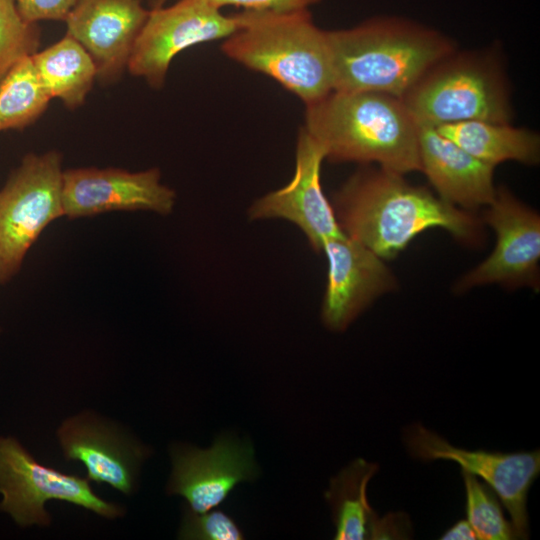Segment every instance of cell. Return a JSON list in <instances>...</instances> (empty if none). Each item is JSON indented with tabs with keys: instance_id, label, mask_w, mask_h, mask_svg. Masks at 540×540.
<instances>
[{
	"instance_id": "6da1fadb",
	"label": "cell",
	"mask_w": 540,
	"mask_h": 540,
	"mask_svg": "<svg viewBox=\"0 0 540 540\" xmlns=\"http://www.w3.org/2000/svg\"><path fill=\"white\" fill-rule=\"evenodd\" d=\"M332 206L345 235L383 260L396 257L431 228H442L470 245L482 238L481 221L471 211L381 167L356 172L335 193Z\"/></svg>"
},
{
	"instance_id": "7a4b0ae2",
	"label": "cell",
	"mask_w": 540,
	"mask_h": 540,
	"mask_svg": "<svg viewBox=\"0 0 540 540\" xmlns=\"http://www.w3.org/2000/svg\"><path fill=\"white\" fill-rule=\"evenodd\" d=\"M303 127L331 162H375L402 175L421 171L419 125L398 97L332 91L306 105Z\"/></svg>"
},
{
	"instance_id": "3957f363",
	"label": "cell",
	"mask_w": 540,
	"mask_h": 540,
	"mask_svg": "<svg viewBox=\"0 0 540 540\" xmlns=\"http://www.w3.org/2000/svg\"><path fill=\"white\" fill-rule=\"evenodd\" d=\"M334 91H372L398 98L435 63L455 50L431 28L399 18H376L327 31Z\"/></svg>"
},
{
	"instance_id": "277c9868",
	"label": "cell",
	"mask_w": 540,
	"mask_h": 540,
	"mask_svg": "<svg viewBox=\"0 0 540 540\" xmlns=\"http://www.w3.org/2000/svg\"><path fill=\"white\" fill-rule=\"evenodd\" d=\"M236 16L240 27L221 46L228 58L273 78L305 105L334 91L327 30L315 25L310 10Z\"/></svg>"
},
{
	"instance_id": "5b68a950",
	"label": "cell",
	"mask_w": 540,
	"mask_h": 540,
	"mask_svg": "<svg viewBox=\"0 0 540 540\" xmlns=\"http://www.w3.org/2000/svg\"><path fill=\"white\" fill-rule=\"evenodd\" d=\"M418 124L438 127L469 120L511 123L510 92L499 59L454 50L431 66L403 95Z\"/></svg>"
},
{
	"instance_id": "8992f818",
	"label": "cell",
	"mask_w": 540,
	"mask_h": 540,
	"mask_svg": "<svg viewBox=\"0 0 540 540\" xmlns=\"http://www.w3.org/2000/svg\"><path fill=\"white\" fill-rule=\"evenodd\" d=\"M62 155H25L0 189V284L11 280L48 225L64 217Z\"/></svg>"
},
{
	"instance_id": "52a82bcc",
	"label": "cell",
	"mask_w": 540,
	"mask_h": 540,
	"mask_svg": "<svg viewBox=\"0 0 540 540\" xmlns=\"http://www.w3.org/2000/svg\"><path fill=\"white\" fill-rule=\"evenodd\" d=\"M0 511L8 513L20 526H46L50 516L48 500H63L98 515L115 518L123 509L98 497L86 479L67 475L37 462L12 437H0Z\"/></svg>"
},
{
	"instance_id": "ba28073f",
	"label": "cell",
	"mask_w": 540,
	"mask_h": 540,
	"mask_svg": "<svg viewBox=\"0 0 540 540\" xmlns=\"http://www.w3.org/2000/svg\"><path fill=\"white\" fill-rule=\"evenodd\" d=\"M239 27L236 14L225 15L208 0H176L150 9L127 70L159 89L179 53L195 45L226 39Z\"/></svg>"
},
{
	"instance_id": "9c48e42d",
	"label": "cell",
	"mask_w": 540,
	"mask_h": 540,
	"mask_svg": "<svg viewBox=\"0 0 540 540\" xmlns=\"http://www.w3.org/2000/svg\"><path fill=\"white\" fill-rule=\"evenodd\" d=\"M404 442L411 456L422 461L448 460L462 471L487 484L507 509L516 539H527L528 492L540 472V451L492 452L453 446L419 423L404 431Z\"/></svg>"
},
{
	"instance_id": "30bf717a",
	"label": "cell",
	"mask_w": 540,
	"mask_h": 540,
	"mask_svg": "<svg viewBox=\"0 0 540 540\" xmlns=\"http://www.w3.org/2000/svg\"><path fill=\"white\" fill-rule=\"evenodd\" d=\"M484 220L496 233L490 256L466 274L457 289L501 283L509 287L539 288L540 217L504 187L496 189Z\"/></svg>"
},
{
	"instance_id": "8fae6325",
	"label": "cell",
	"mask_w": 540,
	"mask_h": 540,
	"mask_svg": "<svg viewBox=\"0 0 540 540\" xmlns=\"http://www.w3.org/2000/svg\"><path fill=\"white\" fill-rule=\"evenodd\" d=\"M64 216L69 219L111 211H152L170 214L176 193L161 183L158 168L131 172L120 168L81 167L64 170Z\"/></svg>"
},
{
	"instance_id": "7c38bea8",
	"label": "cell",
	"mask_w": 540,
	"mask_h": 540,
	"mask_svg": "<svg viewBox=\"0 0 540 540\" xmlns=\"http://www.w3.org/2000/svg\"><path fill=\"white\" fill-rule=\"evenodd\" d=\"M325 159L324 148L302 127L292 179L256 200L249 210L250 218H282L294 223L318 253L327 241L344 236L321 186V166Z\"/></svg>"
},
{
	"instance_id": "4fadbf2b",
	"label": "cell",
	"mask_w": 540,
	"mask_h": 540,
	"mask_svg": "<svg viewBox=\"0 0 540 540\" xmlns=\"http://www.w3.org/2000/svg\"><path fill=\"white\" fill-rule=\"evenodd\" d=\"M144 1L79 0L65 20L66 34L90 54L101 84L117 82L127 69L149 16Z\"/></svg>"
},
{
	"instance_id": "5bb4252c",
	"label": "cell",
	"mask_w": 540,
	"mask_h": 540,
	"mask_svg": "<svg viewBox=\"0 0 540 540\" xmlns=\"http://www.w3.org/2000/svg\"><path fill=\"white\" fill-rule=\"evenodd\" d=\"M168 491L184 497L193 512L209 511L223 502L234 487L257 475L249 443L221 436L208 449H172Z\"/></svg>"
},
{
	"instance_id": "9a60e30c",
	"label": "cell",
	"mask_w": 540,
	"mask_h": 540,
	"mask_svg": "<svg viewBox=\"0 0 540 540\" xmlns=\"http://www.w3.org/2000/svg\"><path fill=\"white\" fill-rule=\"evenodd\" d=\"M328 276L322 320L334 331H343L378 296L391 291L395 279L383 259L347 235L327 241L322 249Z\"/></svg>"
},
{
	"instance_id": "2e32d148",
	"label": "cell",
	"mask_w": 540,
	"mask_h": 540,
	"mask_svg": "<svg viewBox=\"0 0 540 540\" xmlns=\"http://www.w3.org/2000/svg\"><path fill=\"white\" fill-rule=\"evenodd\" d=\"M58 436L66 459L81 462L90 480L125 494L132 492L146 455L143 447L91 416L66 420Z\"/></svg>"
},
{
	"instance_id": "e0dca14e",
	"label": "cell",
	"mask_w": 540,
	"mask_h": 540,
	"mask_svg": "<svg viewBox=\"0 0 540 540\" xmlns=\"http://www.w3.org/2000/svg\"><path fill=\"white\" fill-rule=\"evenodd\" d=\"M418 125L421 171L438 196L467 211L488 206L496 194L495 167L469 154L434 126Z\"/></svg>"
},
{
	"instance_id": "ac0fdd59",
	"label": "cell",
	"mask_w": 540,
	"mask_h": 540,
	"mask_svg": "<svg viewBox=\"0 0 540 540\" xmlns=\"http://www.w3.org/2000/svg\"><path fill=\"white\" fill-rule=\"evenodd\" d=\"M378 464L358 458L331 479L325 499L331 507L336 540L382 539L385 517L369 504L367 487Z\"/></svg>"
},
{
	"instance_id": "d6986e66",
	"label": "cell",
	"mask_w": 540,
	"mask_h": 540,
	"mask_svg": "<svg viewBox=\"0 0 540 540\" xmlns=\"http://www.w3.org/2000/svg\"><path fill=\"white\" fill-rule=\"evenodd\" d=\"M435 128L472 156L494 167L509 160L526 165L539 162V135L511 123L469 120Z\"/></svg>"
},
{
	"instance_id": "ffe728a7",
	"label": "cell",
	"mask_w": 540,
	"mask_h": 540,
	"mask_svg": "<svg viewBox=\"0 0 540 540\" xmlns=\"http://www.w3.org/2000/svg\"><path fill=\"white\" fill-rule=\"evenodd\" d=\"M31 59L45 92L51 99H60L68 109L80 107L97 80L92 57L68 34Z\"/></svg>"
},
{
	"instance_id": "44dd1931",
	"label": "cell",
	"mask_w": 540,
	"mask_h": 540,
	"mask_svg": "<svg viewBox=\"0 0 540 540\" xmlns=\"http://www.w3.org/2000/svg\"><path fill=\"white\" fill-rule=\"evenodd\" d=\"M31 57L19 62L0 83V132L23 130L33 124L51 100L38 79Z\"/></svg>"
},
{
	"instance_id": "7402d4cb",
	"label": "cell",
	"mask_w": 540,
	"mask_h": 540,
	"mask_svg": "<svg viewBox=\"0 0 540 540\" xmlns=\"http://www.w3.org/2000/svg\"><path fill=\"white\" fill-rule=\"evenodd\" d=\"M466 495L467 520L480 540L516 539L513 526L506 520L499 498L484 482L462 471Z\"/></svg>"
},
{
	"instance_id": "603a6c76",
	"label": "cell",
	"mask_w": 540,
	"mask_h": 540,
	"mask_svg": "<svg viewBox=\"0 0 540 540\" xmlns=\"http://www.w3.org/2000/svg\"><path fill=\"white\" fill-rule=\"evenodd\" d=\"M41 30L25 20L15 0H0V83L22 60L38 52Z\"/></svg>"
},
{
	"instance_id": "cb8c5ba5",
	"label": "cell",
	"mask_w": 540,
	"mask_h": 540,
	"mask_svg": "<svg viewBox=\"0 0 540 540\" xmlns=\"http://www.w3.org/2000/svg\"><path fill=\"white\" fill-rule=\"evenodd\" d=\"M179 538L191 540H241L242 531L235 521L220 510L202 513L189 509L184 515Z\"/></svg>"
},
{
	"instance_id": "d4e9b609",
	"label": "cell",
	"mask_w": 540,
	"mask_h": 540,
	"mask_svg": "<svg viewBox=\"0 0 540 540\" xmlns=\"http://www.w3.org/2000/svg\"><path fill=\"white\" fill-rule=\"evenodd\" d=\"M22 17L28 22L64 21L79 0H15Z\"/></svg>"
},
{
	"instance_id": "484cf974",
	"label": "cell",
	"mask_w": 540,
	"mask_h": 540,
	"mask_svg": "<svg viewBox=\"0 0 540 540\" xmlns=\"http://www.w3.org/2000/svg\"><path fill=\"white\" fill-rule=\"evenodd\" d=\"M215 7L222 9L232 6L243 10L267 13H292L310 10L321 0H208Z\"/></svg>"
},
{
	"instance_id": "4316f807",
	"label": "cell",
	"mask_w": 540,
	"mask_h": 540,
	"mask_svg": "<svg viewBox=\"0 0 540 540\" xmlns=\"http://www.w3.org/2000/svg\"><path fill=\"white\" fill-rule=\"evenodd\" d=\"M442 540H476L477 536L467 519H461L448 528L441 536Z\"/></svg>"
},
{
	"instance_id": "83f0119b",
	"label": "cell",
	"mask_w": 540,
	"mask_h": 540,
	"mask_svg": "<svg viewBox=\"0 0 540 540\" xmlns=\"http://www.w3.org/2000/svg\"><path fill=\"white\" fill-rule=\"evenodd\" d=\"M172 0H146L149 9H155L168 4Z\"/></svg>"
}]
</instances>
